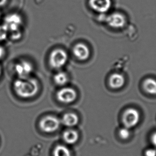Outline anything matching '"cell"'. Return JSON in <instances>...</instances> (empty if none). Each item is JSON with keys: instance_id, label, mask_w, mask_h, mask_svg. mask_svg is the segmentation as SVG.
<instances>
[{"instance_id": "7", "label": "cell", "mask_w": 156, "mask_h": 156, "mask_svg": "<svg viewBox=\"0 0 156 156\" xmlns=\"http://www.w3.org/2000/svg\"><path fill=\"white\" fill-rule=\"evenodd\" d=\"M15 69L19 78H28L33 70V67L30 62L21 60L15 65Z\"/></svg>"}, {"instance_id": "24", "label": "cell", "mask_w": 156, "mask_h": 156, "mask_svg": "<svg viewBox=\"0 0 156 156\" xmlns=\"http://www.w3.org/2000/svg\"><path fill=\"white\" fill-rule=\"evenodd\" d=\"M0 16H1V14H0Z\"/></svg>"}, {"instance_id": "20", "label": "cell", "mask_w": 156, "mask_h": 156, "mask_svg": "<svg viewBox=\"0 0 156 156\" xmlns=\"http://www.w3.org/2000/svg\"><path fill=\"white\" fill-rule=\"evenodd\" d=\"M151 140H152V144L156 147V132L152 135Z\"/></svg>"}, {"instance_id": "16", "label": "cell", "mask_w": 156, "mask_h": 156, "mask_svg": "<svg viewBox=\"0 0 156 156\" xmlns=\"http://www.w3.org/2000/svg\"><path fill=\"white\" fill-rule=\"evenodd\" d=\"M54 156H71L70 150L64 146H58L55 148L54 151Z\"/></svg>"}, {"instance_id": "14", "label": "cell", "mask_w": 156, "mask_h": 156, "mask_svg": "<svg viewBox=\"0 0 156 156\" xmlns=\"http://www.w3.org/2000/svg\"><path fill=\"white\" fill-rule=\"evenodd\" d=\"M55 83L59 86H64L69 81L68 74L65 72H61L55 74L54 77Z\"/></svg>"}, {"instance_id": "13", "label": "cell", "mask_w": 156, "mask_h": 156, "mask_svg": "<svg viewBox=\"0 0 156 156\" xmlns=\"http://www.w3.org/2000/svg\"><path fill=\"white\" fill-rule=\"evenodd\" d=\"M110 86L113 89H119L124 84V78L122 75L114 74L111 76L109 80Z\"/></svg>"}, {"instance_id": "2", "label": "cell", "mask_w": 156, "mask_h": 156, "mask_svg": "<svg viewBox=\"0 0 156 156\" xmlns=\"http://www.w3.org/2000/svg\"><path fill=\"white\" fill-rule=\"evenodd\" d=\"M68 60V55L65 50L61 49L53 50L49 57V63L54 69H60L65 65Z\"/></svg>"}, {"instance_id": "12", "label": "cell", "mask_w": 156, "mask_h": 156, "mask_svg": "<svg viewBox=\"0 0 156 156\" xmlns=\"http://www.w3.org/2000/svg\"><path fill=\"white\" fill-rule=\"evenodd\" d=\"M63 137L66 144H72L78 141L79 134L76 131L70 129L64 132Z\"/></svg>"}, {"instance_id": "9", "label": "cell", "mask_w": 156, "mask_h": 156, "mask_svg": "<svg viewBox=\"0 0 156 156\" xmlns=\"http://www.w3.org/2000/svg\"><path fill=\"white\" fill-rule=\"evenodd\" d=\"M106 22L111 27L120 28L124 26L126 18L124 15L119 12H113L106 17Z\"/></svg>"}, {"instance_id": "4", "label": "cell", "mask_w": 156, "mask_h": 156, "mask_svg": "<svg viewBox=\"0 0 156 156\" xmlns=\"http://www.w3.org/2000/svg\"><path fill=\"white\" fill-rule=\"evenodd\" d=\"M22 23V18L17 13H11L6 16L4 18V24L8 32L11 33L20 31L19 28Z\"/></svg>"}, {"instance_id": "11", "label": "cell", "mask_w": 156, "mask_h": 156, "mask_svg": "<svg viewBox=\"0 0 156 156\" xmlns=\"http://www.w3.org/2000/svg\"><path fill=\"white\" fill-rule=\"evenodd\" d=\"M79 122V118L76 114L73 112H68L64 115L61 122L67 127L76 126Z\"/></svg>"}, {"instance_id": "15", "label": "cell", "mask_w": 156, "mask_h": 156, "mask_svg": "<svg viewBox=\"0 0 156 156\" xmlns=\"http://www.w3.org/2000/svg\"><path fill=\"white\" fill-rule=\"evenodd\" d=\"M144 87L148 93L156 94V80L152 78H148L144 83Z\"/></svg>"}, {"instance_id": "21", "label": "cell", "mask_w": 156, "mask_h": 156, "mask_svg": "<svg viewBox=\"0 0 156 156\" xmlns=\"http://www.w3.org/2000/svg\"><path fill=\"white\" fill-rule=\"evenodd\" d=\"M4 55V50L3 48L0 46V59H1Z\"/></svg>"}, {"instance_id": "8", "label": "cell", "mask_w": 156, "mask_h": 156, "mask_svg": "<svg viewBox=\"0 0 156 156\" xmlns=\"http://www.w3.org/2000/svg\"><path fill=\"white\" fill-rule=\"evenodd\" d=\"M89 6L100 13L107 12L112 5V0H89Z\"/></svg>"}, {"instance_id": "17", "label": "cell", "mask_w": 156, "mask_h": 156, "mask_svg": "<svg viewBox=\"0 0 156 156\" xmlns=\"http://www.w3.org/2000/svg\"><path fill=\"white\" fill-rule=\"evenodd\" d=\"M8 33V30L4 24L0 25V41H3L6 39Z\"/></svg>"}, {"instance_id": "6", "label": "cell", "mask_w": 156, "mask_h": 156, "mask_svg": "<svg viewBox=\"0 0 156 156\" xmlns=\"http://www.w3.org/2000/svg\"><path fill=\"white\" fill-rule=\"evenodd\" d=\"M140 115L137 110L134 108L127 109L123 116V122L127 128L129 129L135 126L139 122Z\"/></svg>"}, {"instance_id": "10", "label": "cell", "mask_w": 156, "mask_h": 156, "mask_svg": "<svg viewBox=\"0 0 156 156\" xmlns=\"http://www.w3.org/2000/svg\"><path fill=\"white\" fill-rule=\"evenodd\" d=\"M73 53L75 56L80 60H85L88 58L90 51L86 45L78 43L73 48Z\"/></svg>"}, {"instance_id": "22", "label": "cell", "mask_w": 156, "mask_h": 156, "mask_svg": "<svg viewBox=\"0 0 156 156\" xmlns=\"http://www.w3.org/2000/svg\"><path fill=\"white\" fill-rule=\"evenodd\" d=\"M8 2V0H0V7L4 6Z\"/></svg>"}, {"instance_id": "1", "label": "cell", "mask_w": 156, "mask_h": 156, "mask_svg": "<svg viewBox=\"0 0 156 156\" xmlns=\"http://www.w3.org/2000/svg\"><path fill=\"white\" fill-rule=\"evenodd\" d=\"M13 89L19 97L28 99L34 97L38 93V83L34 78H19L13 83Z\"/></svg>"}, {"instance_id": "18", "label": "cell", "mask_w": 156, "mask_h": 156, "mask_svg": "<svg viewBox=\"0 0 156 156\" xmlns=\"http://www.w3.org/2000/svg\"><path fill=\"white\" fill-rule=\"evenodd\" d=\"M130 135V132L129 129L127 127H124L119 131V136L122 139H127Z\"/></svg>"}, {"instance_id": "3", "label": "cell", "mask_w": 156, "mask_h": 156, "mask_svg": "<svg viewBox=\"0 0 156 156\" xmlns=\"http://www.w3.org/2000/svg\"><path fill=\"white\" fill-rule=\"evenodd\" d=\"M61 121L54 116H47L42 118L39 123L40 127L46 133H52L57 131L59 128Z\"/></svg>"}, {"instance_id": "5", "label": "cell", "mask_w": 156, "mask_h": 156, "mask_svg": "<svg viewBox=\"0 0 156 156\" xmlns=\"http://www.w3.org/2000/svg\"><path fill=\"white\" fill-rule=\"evenodd\" d=\"M56 97L58 100L63 104H71L76 99L77 93L71 87H63L57 92Z\"/></svg>"}, {"instance_id": "19", "label": "cell", "mask_w": 156, "mask_h": 156, "mask_svg": "<svg viewBox=\"0 0 156 156\" xmlns=\"http://www.w3.org/2000/svg\"><path fill=\"white\" fill-rule=\"evenodd\" d=\"M146 156H156V150L153 149L146 151Z\"/></svg>"}, {"instance_id": "23", "label": "cell", "mask_w": 156, "mask_h": 156, "mask_svg": "<svg viewBox=\"0 0 156 156\" xmlns=\"http://www.w3.org/2000/svg\"><path fill=\"white\" fill-rule=\"evenodd\" d=\"M1 68H0V76H1Z\"/></svg>"}]
</instances>
